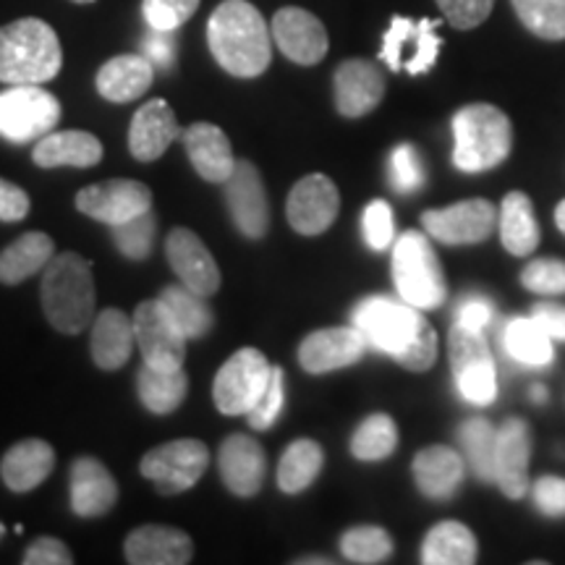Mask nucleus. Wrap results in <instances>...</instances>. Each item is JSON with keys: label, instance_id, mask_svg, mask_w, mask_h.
I'll return each instance as SVG.
<instances>
[{"label": "nucleus", "instance_id": "f257e3e1", "mask_svg": "<svg viewBox=\"0 0 565 565\" xmlns=\"http://www.w3.org/2000/svg\"><path fill=\"white\" fill-rule=\"evenodd\" d=\"M353 324L372 349L387 353L408 372H427L437 362V333L408 301L370 296L353 309Z\"/></svg>", "mask_w": 565, "mask_h": 565}, {"label": "nucleus", "instance_id": "f03ea898", "mask_svg": "<svg viewBox=\"0 0 565 565\" xmlns=\"http://www.w3.org/2000/svg\"><path fill=\"white\" fill-rule=\"evenodd\" d=\"M207 45L217 66L238 79L265 74L273 61V32L246 0H223L207 21Z\"/></svg>", "mask_w": 565, "mask_h": 565}, {"label": "nucleus", "instance_id": "7ed1b4c3", "mask_svg": "<svg viewBox=\"0 0 565 565\" xmlns=\"http://www.w3.org/2000/svg\"><path fill=\"white\" fill-rule=\"evenodd\" d=\"M42 309L58 333L76 335L95 322V275L76 252L53 257L42 275Z\"/></svg>", "mask_w": 565, "mask_h": 565}, {"label": "nucleus", "instance_id": "20e7f679", "mask_svg": "<svg viewBox=\"0 0 565 565\" xmlns=\"http://www.w3.org/2000/svg\"><path fill=\"white\" fill-rule=\"evenodd\" d=\"M63 66L61 40L47 21L19 19L0 26V82L45 84Z\"/></svg>", "mask_w": 565, "mask_h": 565}, {"label": "nucleus", "instance_id": "39448f33", "mask_svg": "<svg viewBox=\"0 0 565 565\" xmlns=\"http://www.w3.org/2000/svg\"><path fill=\"white\" fill-rule=\"evenodd\" d=\"M454 166L463 173H484L505 162L513 147V126L503 110L487 103L466 105L454 116Z\"/></svg>", "mask_w": 565, "mask_h": 565}, {"label": "nucleus", "instance_id": "423d86ee", "mask_svg": "<svg viewBox=\"0 0 565 565\" xmlns=\"http://www.w3.org/2000/svg\"><path fill=\"white\" fill-rule=\"evenodd\" d=\"M393 280L401 299L416 309H437L448 299L440 257L419 231H406L393 244Z\"/></svg>", "mask_w": 565, "mask_h": 565}, {"label": "nucleus", "instance_id": "0eeeda50", "mask_svg": "<svg viewBox=\"0 0 565 565\" xmlns=\"http://www.w3.org/2000/svg\"><path fill=\"white\" fill-rule=\"evenodd\" d=\"M61 121L58 97L40 84H9L0 92V137L26 145L55 131Z\"/></svg>", "mask_w": 565, "mask_h": 565}, {"label": "nucleus", "instance_id": "6e6552de", "mask_svg": "<svg viewBox=\"0 0 565 565\" xmlns=\"http://www.w3.org/2000/svg\"><path fill=\"white\" fill-rule=\"evenodd\" d=\"M448 353L458 393L469 404L490 406L498 395V372H494V356L484 330L454 324L448 335Z\"/></svg>", "mask_w": 565, "mask_h": 565}, {"label": "nucleus", "instance_id": "1a4fd4ad", "mask_svg": "<svg viewBox=\"0 0 565 565\" xmlns=\"http://www.w3.org/2000/svg\"><path fill=\"white\" fill-rule=\"evenodd\" d=\"M270 374L273 364L267 362L263 351L242 349L233 353L212 383V401L217 412L225 416L249 414L270 383Z\"/></svg>", "mask_w": 565, "mask_h": 565}, {"label": "nucleus", "instance_id": "9d476101", "mask_svg": "<svg viewBox=\"0 0 565 565\" xmlns=\"http://www.w3.org/2000/svg\"><path fill=\"white\" fill-rule=\"evenodd\" d=\"M440 21L435 19H408L393 17L387 26L383 47H380V61L391 71H408L412 76L427 74L437 63L443 40L437 34Z\"/></svg>", "mask_w": 565, "mask_h": 565}, {"label": "nucleus", "instance_id": "9b49d317", "mask_svg": "<svg viewBox=\"0 0 565 565\" xmlns=\"http://www.w3.org/2000/svg\"><path fill=\"white\" fill-rule=\"evenodd\" d=\"M210 466V450L202 440H173L158 445L141 458L139 471L162 494L192 490Z\"/></svg>", "mask_w": 565, "mask_h": 565}, {"label": "nucleus", "instance_id": "f8f14e48", "mask_svg": "<svg viewBox=\"0 0 565 565\" xmlns=\"http://www.w3.org/2000/svg\"><path fill=\"white\" fill-rule=\"evenodd\" d=\"M134 335L145 364L160 370H179L186 359V333L160 299L141 301L134 312Z\"/></svg>", "mask_w": 565, "mask_h": 565}, {"label": "nucleus", "instance_id": "ddd939ff", "mask_svg": "<svg viewBox=\"0 0 565 565\" xmlns=\"http://www.w3.org/2000/svg\"><path fill=\"white\" fill-rule=\"evenodd\" d=\"M500 212L490 200H463L445 210H427L422 215V225L437 242L458 244H482L498 228Z\"/></svg>", "mask_w": 565, "mask_h": 565}, {"label": "nucleus", "instance_id": "4468645a", "mask_svg": "<svg viewBox=\"0 0 565 565\" xmlns=\"http://www.w3.org/2000/svg\"><path fill=\"white\" fill-rule=\"evenodd\" d=\"M76 210L105 225H121L152 210V192L141 181L110 179L92 183L76 194Z\"/></svg>", "mask_w": 565, "mask_h": 565}, {"label": "nucleus", "instance_id": "2eb2a0df", "mask_svg": "<svg viewBox=\"0 0 565 565\" xmlns=\"http://www.w3.org/2000/svg\"><path fill=\"white\" fill-rule=\"evenodd\" d=\"M225 204H228L233 223L246 238H263L270 228V204L263 175L249 160H236V168L223 183Z\"/></svg>", "mask_w": 565, "mask_h": 565}, {"label": "nucleus", "instance_id": "dca6fc26", "mask_svg": "<svg viewBox=\"0 0 565 565\" xmlns=\"http://www.w3.org/2000/svg\"><path fill=\"white\" fill-rule=\"evenodd\" d=\"M341 194L333 179L322 173L303 175L288 196V223L301 236H320L335 223Z\"/></svg>", "mask_w": 565, "mask_h": 565}, {"label": "nucleus", "instance_id": "f3484780", "mask_svg": "<svg viewBox=\"0 0 565 565\" xmlns=\"http://www.w3.org/2000/svg\"><path fill=\"white\" fill-rule=\"evenodd\" d=\"M273 40L288 61L299 66H315L328 55L330 38L328 30L315 13L286 6L273 17Z\"/></svg>", "mask_w": 565, "mask_h": 565}, {"label": "nucleus", "instance_id": "a211bd4d", "mask_svg": "<svg viewBox=\"0 0 565 565\" xmlns=\"http://www.w3.org/2000/svg\"><path fill=\"white\" fill-rule=\"evenodd\" d=\"M366 349H370V341H366L356 324L315 330L299 345V364L309 374L335 372L343 370V366L356 364Z\"/></svg>", "mask_w": 565, "mask_h": 565}, {"label": "nucleus", "instance_id": "6ab92c4d", "mask_svg": "<svg viewBox=\"0 0 565 565\" xmlns=\"http://www.w3.org/2000/svg\"><path fill=\"white\" fill-rule=\"evenodd\" d=\"M166 254L175 278L194 294L210 296L221 288V267L194 231L173 228L166 238Z\"/></svg>", "mask_w": 565, "mask_h": 565}, {"label": "nucleus", "instance_id": "aec40b11", "mask_svg": "<svg viewBox=\"0 0 565 565\" xmlns=\"http://www.w3.org/2000/svg\"><path fill=\"white\" fill-rule=\"evenodd\" d=\"M529 461H532V429L521 416H508L498 427V461L494 484L505 498L521 500L529 492Z\"/></svg>", "mask_w": 565, "mask_h": 565}, {"label": "nucleus", "instance_id": "412c9836", "mask_svg": "<svg viewBox=\"0 0 565 565\" xmlns=\"http://www.w3.org/2000/svg\"><path fill=\"white\" fill-rule=\"evenodd\" d=\"M335 108L343 118H362L383 103L385 76L372 61L351 58L335 68Z\"/></svg>", "mask_w": 565, "mask_h": 565}, {"label": "nucleus", "instance_id": "4be33fe9", "mask_svg": "<svg viewBox=\"0 0 565 565\" xmlns=\"http://www.w3.org/2000/svg\"><path fill=\"white\" fill-rule=\"evenodd\" d=\"M221 477L236 498H254L265 484L267 456L265 448L249 435H231L221 445Z\"/></svg>", "mask_w": 565, "mask_h": 565}, {"label": "nucleus", "instance_id": "5701e85b", "mask_svg": "<svg viewBox=\"0 0 565 565\" xmlns=\"http://www.w3.org/2000/svg\"><path fill=\"white\" fill-rule=\"evenodd\" d=\"M124 553L131 565H186L194 557V542L181 529L147 524L126 536Z\"/></svg>", "mask_w": 565, "mask_h": 565}, {"label": "nucleus", "instance_id": "b1692460", "mask_svg": "<svg viewBox=\"0 0 565 565\" xmlns=\"http://www.w3.org/2000/svg\"><path fill=\"white\" fill-rule=\"evenodd\" d=\"M118 503V484L108 466L92 456L71 463V511L82 519H97Z\"/></svg>", "mask_w": 565, "mask_h": 565}, {"label": "nucleus", "instance_id": "393cba45", "mask_svg": "<svg viewBox=\"0 0 565 565\" xmlns=\"http://www.w3.org/2000/svg\"><path fill=\"white\" fill-rule=\"evenodd\" d=\"M175 113L166 100H150L134 113L129 129V150L139 162H152L166 154L168 147L181 137Z\"/></svg>", "mask_w": 565, "mask_h": 565}, {"label": "nucleus", "instance_id": "a878e982", "mask_svg": "<svg viewBox=\"0 0 565 565\" xmlns=\"http://www.w3.org/2000/svg\"><path fill=\"white\" fill-rule=\"evenodd\" d=\"M414 482L429 500H450L463 484L466 458L448 445H429L414 458Z\"/></svg>", "mask_w": 565, "mask_h": 565}, {"label": "nucleus", "instance_id": "bb28decb", "mask_svg": "<svg viewBox=\"0 0 565 565\" xmlns=\"http://www.w3.org/2000/svg\"><path fill=\"white\" fill-rule=\"evenodd\" d=\"M181 137L194 171L210 183H225V179L233 173V168H236L231 139L225 137V131L217 129L215 124L200 121L183 129Z\"/></svg>", "mask_w": 565, "mask_h": 565}, {"label": "nucleus", "instance_id": "cd10ccee", "mask_svg": "<svg viewBox=\"0 0 565 565\" xmlns=\"http://www.w3.org/2000/svg\"><path fill=\"white\" fill-rule=\"evenodd\" d=\"M53 466V445L30 437V440H21L6 450L3 461H0V477L11 492H32L51 477Z\"/></svg>", "mask_w": 565, "mask_h": 565}, {"label": "nucleus", "instance_id": "c85d7f7f", "mask_svg": "<svg viewBox=\"0 0 565 565\" xmlns=\"http://www.w3.org/2000/svg\"><path fill=\"white\" fill-rule=\"evenodd\" d=\"M154 66L147 55H116L97 71V92L110 103H131L152 87Z\"/></svg>", "mask_w": 565, "mask_h": 565}, {"label": "nucleus", "instance_id": "c756f323", "mask_svg": "<svg viewBox=\"0 0 565 565\" xmlns=\"http://www.w3.org/2000/svg\"><path fill=\"white\" fill-rule=\"evenodd\" d=\"M92 362L100 370H121L129 362L137 335H134V320L118 309H105L92 322Z\"/></svg>", "mask_w": 565, "mask_h": 565}, {"label": "nucleus", "instance_id": "7c9ffc66", "mask_svg": "<svg viewBox=\"0 0 565 565\" xmlns=\"http://www.w3.org/2000/svg\"><path fill=\"white\" fill-rule=\"evenodd\" d=\"M32 160L40 168H92L103 160V145L89 131H51L38 139Z\"/></svg>", "mask_w": 565, "mask_h": 565}, {"label": "nucleus", "instance_id": "2f4dec72", "mask_svg": "<svg viewBox=\"0 0 565 565\" xmlns=\"http://www.w3.org/2000/svg\"><path fill=\"white\" fill-rule=\"evenodd\" d=\"M477 557V536L461 521H440L422 542L424 565H471Z\"/></svg>", "mask_w": 565, "mask_h": 565}, {"label": "nucleus", "instance_id": "473e14b6", "mask_svg": "<svg viewBox=\"0 0 565 565\" xmlns=\"http://www.w3.org/2000/svg\"><path fill=\"white\" fill-rule=\"evenodd\" d=\"M55 244L47 233L32 231L19 236L11 246L0 252V282L6 286H19L34 273L45 270L47 263L53 259Z\"/></svg>", "mask_w": 565, "mask_h": 565}, {"label": "nucleus", "instance_id": "72a5a7b5", "mask_svg": "<svg viewBox=\"0 0 565 565\" xmlns=\"http://www.w3.org/2000/svg\"><path fill=\"white\" fill-rule=\"evenodd\" d=\"M500 242L513 257H529L540 246L534 204L524 192L505 194L500 204Z\"/></svg>", "mask_w": 565, "mask_h": 565}, {"label": "nucleus", "instance_id": "f704fd0d", "mask_svg": "<svg viewBox=\"0 0 565 565\" xmlns=\"http://www.w3.org/2000/svg\"><path fill=\"white\" fill-rule=\"evenodd\" d=\"M139 401L150 408L152 414H171L183 404L189 393V377L179 370H160V366L145 364L137 374Z\"/></svg>", "mask_w": 565, "mask_h": 565}, {"label": "nucleus", "instance_id": "c9c22d12", "mask_svg": "<svg viewBox=\"0 0 565 565\" xmlns=\"http://www.w3.org/2000/svg\"><path fill=\"white\" fill-rule=\"evenodd\" d=\"M466 463L471 466L479 482H494V461H498V427L484 416H469L458 427Z\"/></svg>", "mask_w": 565, "mask_h": 565}, {"label": "nucleus", "instance_id": "e433bc0d", "mask_svg": "<svg viewBox=\"0 0 565 565\" xmlns=\"http://www.w3.org/2000/svg\"><path fill=\"white\" fill-rule=\"evenodd\" d=\"M503 345L508 356L526 366H547L555 359L553 338L536 324L532 315L513 317L503 328Z\"/></svg>", "mask_w": 565, "mask_h": 565}, {"label": "nucleus", "instance_id": "4c0bfd02", "mask_svg": "<svg viewBox=\"0 0 565 565\" xmlns=\"http://www.w3.org/2000/svg\"><path fill=\"white\" fill-rule=\"evenodd\" d=\"M324 466L322 445L315 440H296L286 448L278 463V487L286 494H299L320 477Z\"/></svg>", "mask_w": 565, "mask_h": 565}, {"label": "nucleus", "instance_id": "58836bf2", "mask_svg": "<svg viewBox=\"0 0 565 565\" xmlns=\"http://www.w3.org/2000/svg\"><path fill=\"white\" fill-rule=\"evenodd\" d=\"M160 301L166 303L168 312L175 317V322L181 324V330L186 333L189 341H192V338H204L212 330V324H215V315H212L207 296L194 294L192 288H186L183 282L162 288Z\"/></svg>", "mask_w": 565, "mask_h": 565}, {"label": "nucleus", "instance_id": "ea45409f", "mask_svg": "<svg viewBox=\"0 0 565 565\" xmlns=\"http://www.w3.org/2000/svg\"><path fill=\"white\" fill-rule=\"evenodd\" d=\"M398 448V427L393 416L372 414L359 424L351 437V454L359 461H383Z\"/></svg>", "mask_w": 565, "mask_h": 565}, {"label": "nucleus", "instance_id": "a19ab883", "mask_svg": "<svg viewBox=\"0 0 565 565\" xmlns=\"http://www.w3.org/2000/svg\"><path fill=\"white\" fill-rule=\"evenodd\" d=\"M515 17L542 40H565V0H511Z\"/></svg>", "mask_w": 565, "mask_h": 565}, {"label": "nucleus", "instance_id": "79ce46f5", "mask_svg": "<svg viewBox=\"0 0 565 565\" xmlns=\"http://www.w3.org/2000/svg\"><path fill=\"white\" fill-rule=\"evenodd\" d=\"M341 553L349 563H385L393 555V540L383 526H353L341 536Z\"/></svg>", "mask_w": 565, "mask_h": 565}, {"label": "nucleus", "instance_id": "37998d69", "mask_svg": "<svg viewBox=\"0 0 565 565\" xmlns=\"http://www.w3.org/2000/svg\"><path fill=\"white\" fill-rule=\"evenodd\" d=\"M110 228L113 242H116L118 252H121L126 259L145 263L152 254L154 233H158V217H154L152 210L141 212V215L131 217V221H126L121 225H110Z\"/></svg>", "mask_w": 565, "mask_h": 565}, {"label": "nucleus", "instance_id": "c03bdc74", "mask_svg": "<svg viewBox=\"0 0 565 565\" xmlns=\"http://www.w3.org/2000/svg\"><path fill=\"white\" fill-rule=\"evenodd\" d=\"M200 9V0H141V13H145L147 26L162 32H175L186 24Z\"/></svg>", "mask_w": 565, "mask_h": 565}, {"label": "nucleus", "instance_id": "a18cd8bd", "mask_svg": "<svg viewBox=\"0 0 565 565\" xmlns=\"http://www.w3.org/2000/svg\"><path fill=\"white\" fill-rule=\"evenodd\" d=\"M391 186L398 194H414L424 186V166L414 145H398L391 154Z\"/></svg>", "mask_w": 565, "mask_h": 565}, {"label": "nucleus", "instance_id": "49530a36", "mask_svg": "<svg viewBox=\"0 0 565 565\" xmlns=\"http://www.w3.org/2000/svg\"><path fill=\"white\" fill-rule=\"evenodd\" d=\"M521 282L526 291L540 296L565 294V263L563 259H534L521 273Z\"/></svg>", "mask_w": 565, "mask_h": 565}, {"label": "nucleus", "instance_id": "de8ad7c7", "mask_svg": "<svg viewBox=\"0 0 565 565\" xmlns=\"http://www.w3.org/2000/svg\"><path fill=\"white\" fill-rule=\"evenodd\" d=\"M282 404H286V372L280 366H273L270 383H267L265 393L259 395L252 412L246 414V419L254 429H270L282 412Z\"/></svg>", "mask_w": 565, "mask_h": 565}, {"label": "nucleus", "instance_id": "09e8293b", "mask_svg": "<svg viewBox=\"0 0 565 565\" xmlns=\"http://www.w3.org/2000/svg\"><path fill=\"white\" fill-rule=\"evenodd\" d=\"M362 231L366 244L374 252H383L387 246L395 244V221H393V207L385 200L370 202V207L364 210L362 217Z\"/></svg>", "mask_w": 565, "mask_h": 565}, {"label": "nucleus", "instance_id": "8fccbe9b", "mask_svg": "<svg viewBox=\"0 0 565 565\" xmlns=\"http://www.w3.org/2000/svg\"><path fill=\"white\" fill-rule=\"evenodd\" d=\"M445 21L456 30H475L492 13L494 0H437Z\"/></svg>", "mask_w": 565, "mask_h": 565}, {"label": "nucleus", "instance_id": "3c124183", "mask_svg": "<svg viewBox=\"0 0 565 565\" xmlns=\"http://www.w3.org/2000/svg\"><path fill=\"white\" fill-rule=\"evenodd\" d=\"M74 555L55 536H38L24 553V565H71Z\"/></svg>", "mask_w": 565, "mask_h": 565}, {"label": "nucleus", "instance_id": "603ef678", "mask_svg": "<svg viewBox=\"0 0 565 565\" xmlns=\"http://www.w3.org/2000/svg\"><path fill=\"white\" fill-rule=\"evenodd\" d=\"M534 505L545 515H565V479L563 477H540L534 482Z\"/></svg>", "mask_w": 565, "mask_h": 565}, {"label": "nucleus", "instance_id": "864d4df0", "mask_svg": "<svg viewBox=\"0 0 565 565\" xmlns=\"http://www.w3.org/2000/svg\"><path fill=\"white\" fill-rule=\"evenodd\" d=\"M141 55L152 61L154 68L160 71H171L175 63V40L173 32H162V30H152L145 34L141 40Z\"/></svg>", "mask_w": 565, "mask_h": 565}, {"label": "nucleus", "instance_id": "5fc2aeb1", "mask_svg": "<svg viewBox=\"0 0 565 565\" xmlns=\"http://www.w3.org/2000/svg\"><path fill=\"white\" fill-rule=\"evenodd\" d=\"M30 215V194L17 183L0 179V221L19 223Z\"/></svg>", "mask_w": 565, "mask_h": 565}, {"label": "nucleus", "instance_id": "6e6d98bb", "mask_svg": "<svg viewBox=\"0 0 565 565\" xmlns=\"http://www.w3.org/2000/svg\"><path fill=\"white\" fill-rule=\"evenodd\" d=\"M532 317L553 341H565V303L542 301L534 303Z\"/></svg>", "mask_w": 565, "mask_h": 565}, {"label": "nucleus", "instance_id": "4d7b16f0", "mask_svg": "<svg viewBox=\"0 0 565 565\" xmlns=\"http://www.w3.org/2000/svg\"><path fill=\"white\" fill-rule=\"evenodd\" d=\"M490 322H492L490 301L479 299V296H471V299H466L456 312V324H461V328L484 330Z\"/></svg>", "mask_w": 565, "mask_h": 565}, {"label": "nucleus", "instance_id": "13d9d810", "mask_svg": "<svg viewBox=\"0 0 565 565\" xmlns=\"http://www.w3.org/2000/svg\"><path fill=\"white\" fill-rule=\"evenodd\" d=\"M532 401H534V404H545V401H547V387L545 385H534L532 387Z\"/></svg>", "mask_w": 565, "mask_h": 565}, {"label": "nucleus", "instance_id": "bf43d9fd", "mask_svg": "<svg viewBox=\"0 0 565 565\" xmlns=\"http://www.w3.org/2000/svg\"><path fill=\"white\" fill-rule=\"evenodd\" d=\"M555 223H557V228H561V233L565 236V200L557 204V210H555Z\"/></svg>", "mask_w": 565, "mask_h": 565}, {"label": "nucleus", "instance_id": "052dcab7", "mask_svg": "<svg viewBox=\"0 0 565 565\" xmlns=\"http://www.w3.org/2000/svg\"><path fill=\"white\" fill-rule=\"evenodd\" d=\"M315 563L333 565V561H330V557H299V561H296V565H315Z\"/></svg>", "mask_w": 565, "mask_h": 565}, {"label": "nucleus", "instance_id": "680f3d73", "mask_svg": "<svg viewBox=\"0 0 565 565\" xmlns=\"http://www.w3.org/2000/svg\"><path fill=\"white\" fill-rule=\"evenodd\" d=\"M74 3H95V0H74Z\"/></svg>", "mask_w": 565, "mask_h": 565}, {"label": "nucleus", "instance_id": "e2e57ef3", "mask_svg": "<svg viewBox=\"0 0 565 565\" xmlns=\"http://www.w3.org/2000/svg\"><path fill=\"white\" fill-rule=\"evenodd\" d=\"M6 534V526L3 524H0V536H3Z\"/></svg>", "mask_w": 565, "mask_h": 565}]
</instances>
